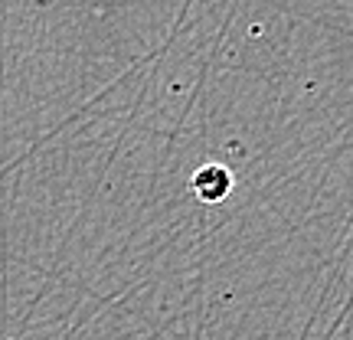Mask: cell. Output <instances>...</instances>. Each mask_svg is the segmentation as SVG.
Returning <instances> with one entry per match:
<instances>
[{
    "instance_id": "obj_1",
    "label": "cell",
    "mask_w": 353,
    "mask_h": 340,
    "mask_svg": "<svg viewBox=\"0 0 353 340\" xmlns=\"http://www.w3.org/2000/svg\"><path fill=\"white\" fill-rule=\"evenodd\" d=\"M190 190H193V197L206 206H216V203H223L232 193V170L223 164H203L193 170L190 177Z\"/></svg>"
}]
</instances>
